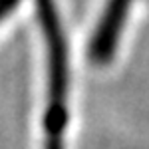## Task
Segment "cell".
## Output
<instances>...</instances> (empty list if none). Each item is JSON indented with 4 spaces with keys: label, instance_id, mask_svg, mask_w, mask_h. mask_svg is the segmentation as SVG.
Listing matches in <instances>:
<instances>
[{
    "label": "cell",
    "instance_id": "1",
    "mask_svg": "<svg viewBox=\"0 0 149 149\" xmlns=\"http://www.w3.org/2000/svg\"><path fill=\"white\" fill-rule=\"evenodd\" d=\"M133 0H109L103 16L100 20V26L95 30V36L92 40V50L90 56L92 60H95L97 64H105L109 58L113 56L115 44L121 32V26L125 20V14L129 10Z\"/></svg>",
    "mask_w": 149,
    "mask_h": 149
},
{
    "label": "cell",
    "instance_id": "2",
    "mask_svg": "<svg viewBox=\"0 0 149 149\" xmlns=\"http://www.w3.org/2000/svg\"><path fill=\"white\" fill-rule=\"evenodd\" d=\"M18 2L20 0H0V20H4V16L12 12L14 6H18Z\"/></svg>",
    "mask_w": 149,
    "mask_h": 149
}]
</instances>
